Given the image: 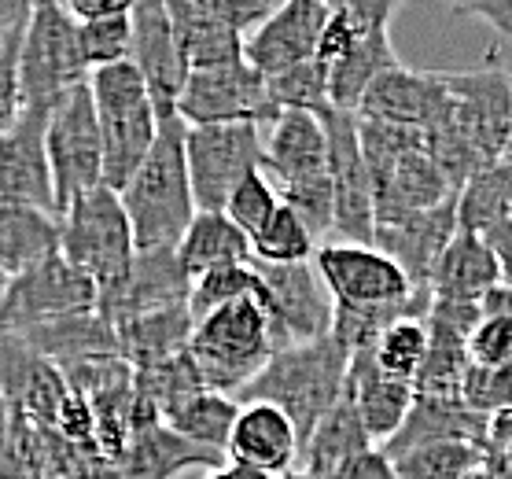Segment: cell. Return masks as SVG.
Listing matches in <instances>:
<instances>
[{"instance_id":"39","label":"cell","mask_w":512,"mask_h":479,"mask_svg":"<svg viewBox=\"0 0 512 479\" xmlns=\"http://www.w3.org/2000/svg\"><path fill=\"white\" fill-rule=\"evenodd\" d=\"M391 465L398 479H468L483 468V450L476 443H431L391 457Z\"/></svg>"},{"instance_id":"28","label":"cell","mask_w":512,"mask_h":479,"mask_svg":"<svg viewBox=\"0 0 512 479\" xmlns=\"http://www.w3.org/2000/svg\"><path fill=\"white\" fill-rule=\"evenodd\" d=\"M166 8H170V23H174L177 48H181L188 74L214 71V67L244 59L247 37L236 34L233 26H225L207 8V0H166Z\"/></svg>"},{"instance_id":"4","label":"cell","mask_w":512,"mask_h":479,"mask_svg":"<svg viewBox=\"0 0 512 479\" xmlns=\"http://www.w3.org/2000/svg\"><path fill=\"white\" fill-rule=\"evenodd\" d=\"M188 354L196 362L203 387L218 395L240 398L255 376L277 354L269 317L258 303V295H247L240 303H229L214 314L199 317Z\"/></svg>"},{"instance_id":"2","label":"cell","mask_w":512,"mask_h":479,"mask_svg":"<svg viewBox=\"0 0 512 479\" xmlns=\"http://www.w3.org/2000/svg\"><path fill=\"white\" fill-rule=\"evenodd\" d=\"M122 207L133 225L137 251H174L188 225L196 222V196L185 163V122L181 115L159 118V137L133 181L122 192Z\"/></svg>"},{"instance_id":"20","label":"cell","mask_w":512,"mask_h":479,"mask_svg":"<svg viewBox=\"0 0 512 479\" xmlns=\"http://www.w3.org/2000/svg\"><path fill=\"white\" fill-rule=\"evenodd\" d=\"M457 236V196L431 207V211L406 214L398 222L376 225V251L395 262L417 292H428L431 269L443 258L450 240Z\"/></svg>"},{"instance_id":"29","label":"cell","mask_w":512,"mask_h":479,"mask_svg":"<svg viewBox=\"0 0 512 479\" xmlns=\"http://www.w3.org/2000/svg\"><path fill=\"white\" fill-rule=\"evenodd\" d=\"M487 435V421L476 417L461 398H435V395H417L413 409H409L406 424L398 428L391 443H384L387 457H398L413 450V446H431V443H476L483 446Z\"/></svg>"},{"instance_id":"31","label":"cell","mask_w":512,"mask_h":479,"mask_svg":"<svg viewBox=\"0 0 512 479\" xmlns=\"http://www.w3.org/2000/svg\"><path fill=\"white\" fill-rule=\"evenodd\" d=\"M23 339L41 358H48V362L56 365V369H67V365H78V362H96V358H122L118 354L115 325L100 310L41 325L34 332H26Z\"/></svg>"},{"instance_id":"1","label":"cell","mask_w":512,"mask_h":479,"mask_svg":"<svg viewBox=\"0 0 512 479\" xmlns=\"http://www.w3.org/2000/svg\"><path fill=\"white\" fill-rule=\"evenodd\" d=\"M443 85L450 107L443 122L424 133V144L450 185L461 188L476 170L505 159L512 129V74L487 63L476 71H443Z\"/></svg>"},{"instance_id":"53","label":"cell","mask_w":512,"mask_h":479,"mask_svg":"<svg viewBox=\"0 0 512 479\" xmlns=\"http://www.w3.org/2000/svg\"><path fill=\"white\" fill-rule=\"evenodd\" d=\"M479 314L483 317H501V321H512V288H505V284H498L494 292L479 303Z\"/></svg>"},{"instance_id":"22","label":"cell","mask_w":512,"mask_h":479,"mask_svg":"<svg viewBox=\"0 0 512 479\" xmlns=\"http://www.w3.org/2000/svg\"><path fill=\"white\" fill-rule=\"evenodd\" d=\"M192 295V277H188L174 251H137L133 266H129L126 281L115 292L100 299V314L118 325L126 317L155 314V310H170V306H188Z\"/></svg>"},{"instance_id":"3","label":"cell","mask_w":512,"mask_h":479,"mask_svg":"<svg viewBox=\"0 0 512 479\" xmlns=\"http://www.w3.org/2000/svg\"><path fill=\"white\" fill-rule=\"evenodd\" d=\"M354 354L339 343L336 336L317 339V343H299L288 351H277L269 365L255 376V384L236 398L240 406L247 402H266L277 406L299 432V446L314 435V428L325 421V413L336 406L347 391V373Z\"/></svg>"},{"instance_id":"19","label":"cell","mask_w":512,"mask_h":479,"mask_svg":"<svg viewBox=\"0 0 512 479\" xmlns=\"http://www.w3.org/2000/svg\"><path fill=\"white\" fill-rule=\"evenodd\" d=\"M450 93L443 85V71H409L398 63L380 82L365 93L354 115L361 122H380V126L417 129L428 133L435 122H443Z\"/></svg>"},{"instance_id":"58","label":"cell","mask_w":512,"mask_h":479,"mask_svg":"<svg viewBox=\"0 0 512 479\" xmlns=\"http://www.w3.org/2000/svg\"><path fill=\"white\" fill-rule=\"evenodd\" d=\"M468 479H494V476H490L487 468H476V472H472V476H468Z\"/></svg>"},{"instance_id":"59","label":"cell","mask_w":512,"mask_h":479,"mask_svg":"<svg viewBox=\"0 0 512 479\" xmlns=\"http://www.w3.org/2000/svg\"><path fill=\"white\" fill-rule=\"evenodd\" d=\"M509 74H512V71H509ZM505 159L512 163V129H509V144H505Z\"/></svg>"},{"instance_id":"43","label":"cell","mask_w":512,"mask_h":479,"mask_svg":"<svg viewBox=\"0 0 512 479\" xmlns=\"http://www.w3.org/2000/svg\"><path fill=\"white\" fill-rule=\"evenodd\" d=\"M255 262V258H251ZM229 266V269H214V273H207V277H199L196 284H192V295H188V310H192V317H207L214 314V310H222V306L229 303H240V299H247V295L258 292V273L255 266Z\"/></svg>"},{"instance_id":"42","label":"cell","mask_w":512,"mask_h":479,"mask_svg":"<svg viewBox=\"0 0 512 479\" xmlns=\"http://www.w3.org/2000/svg\"><path fill=\"white\" fill-rule=\"evenodd\" d=\"M424 358H428V325L424 321H398L373 347L376 369L398 376V380H417Z\"/></svg>"},{"instance_id":"45","label":"cell","mask_w":512,"mask_h":479,"mask_svg":"<svg viewBox=\"0 0 512 479\" xmlns=\"http://www.w3.org/2000/svg\"><path fill=\"white\" fill-rule=\"evenodd\" d=\"M277 207H280L277 188H273V181L258 170V174L247 177L244 185L229 196V203H225V214H229V222H233L236 229L247 236V240H255V236L266 229L269 218L277 214Z\"/></svg>"},{"instance_id":"25","label":"cell","mask_w":512,"mask_h":479,"mask_svg":"<svg viewBox=\"0 0 512 479\" xmlns=\"http://www.w3.org/2000/svg\"><path fill=\"white\" fill-rule=\"evenodd\" d=\"M343 395L354 402V409L361 413V424L376 446L391 443L398 435V428L406 424L409 409H413V380H398V376H387L376 369L373 351L354 354L350 358V373H347V391Z\"/></svg>"},{"instance_id":"52","label":"cell","mask_w":512,"mask_h":479,"mask_svg":"<svg viewBox=\"0 0 512 479\" xmlns=\"http://www.w3.org/2000/svg\"><path fill=\"white\" fill-rule=\"evenodd\" d=\"M483 240H487L490 251H494V258H498L501 284H505V288H512V218H509V222L494 225Z\"/></svg>"},{"instance_id":"54","label":"cell","mask_w":512,"mask_h":479,"mask_svg":"<svg viewBox=\"0 0 512 479\" xmlns=\"http://www.w3.org/2000/svg\"><path fill=\"white\" fill-rule=\"evenodd\" d=\"M207 479H277V476H266V472H255V468H240V465H222L214 468Z\"/></svg>"},{"instance_id":"47","label":"cell","mask_w":512,"mask_h":479,"mask_svg":"<svg viewBox=\"0 0 512 479\" xmlns=\"http://www.w3.org/2000/svg\"><path fill=\"white\" fill-rule=\"evenodd\" d=\"M468 362L472 365H512V321L483 317L468 336Z\"/></svg>"},{"instance_id":"11","label":"cell","mask_w":512,"mask_h":479,"mask_svg":"<svg viewBox=\"0 0 512 479\" xmlns=\"http://www.w3.org/2000/svg\"><path fill=\"white\" fill-rule=\"evenodd\" d=\"M96 306H100L96 284L82 269L70 266L63 255H52L48 262L8 281L4 299H0V332L26 336L63 317L93 314Z\"/></svg>"},{"instance_id":"49","label":"cell","mask_w":512,"mask_h":479,"mask_svg":"<svg viewBox=\"0 0 512 479\" xmlns=\"http://www.w3.org/2000/svg\"><path fill=\"white\" fill-rule=\"evenodd\" d=\"M483 468L494 479H512V413L490 417L483 435Z\"/></svg>"},{"instance_id":"35","label":"cell","mask_w":512,"mask_h":479,"mask_svg":"<svg viewBox=\"0 0 512 479\" xmlns=\"http://www.w3.org/2000/svg\"><path fill=\"white\" fill-rule=\"evenodd\" d=\"M236 421H240V402L229 395H218V391H196V395L181 398L177 406L163 413V424L170 432H177L188 443L207 446L214 454L229 450Z\"/></svg>"},{"instance_id":"9","label":"cell","mask_w":512,"mask_h":479,"mask_svg":"<svg viewBox=\"0 0 512 479\" xmlns=\"http://www.w3.org/2000/svg\"><path fill=\"white\" fill-rule=\"evenodd\" d=\"M262 126H185V163L199 211H225V203L247 177L262 170Z\"/></svg>"},{"instance_id":"24","label":"cell","mask_w":512,"mask_h":479,"mask_svg":"<svg viewBox=\"0 0 512 479\" xmlns=\"http://www.w3.org/2000/svg\"><path fill=\"white\" fill-rule=\"evenodd\" d=\"M262 174L273 181V188H288L299 181H314L328 174V141L321 115H299L284 111L273 122L262 155Z\"/></svg>"},{"instance_id":"26","label":"cell","mask_w":512,"mask_h":479,"mask_svg":"<svg viewBox=\"0 0 512 479\" xmlns=\"http://www.w3.org/2000/svg\"><path fill=\"white\" fill-rule=\"evenodd\" d=\"M501 284L498 258L490 251V244L476 233H461L450 240V247L443 251V258L431 269L428 292L431 299L443 303H472L479 306L494 288Z\"/></svg>"},{"instance_id":"61","label":"cell","mask_w":512,"mask_h":479,"mask_svg":"<svg viewBox=\"0 0 512 479\" xmlns=\"http://www.w3.org/2000/svg\"><path fill=\"white\" fill-rule=\"evenodd\" d=\"M509 41H512V37H509Z\"/></svg>"},{"instance_id":"55","label":"cell","mask_w":512,"mask_h":479,"mask_svg":"<svg viewBox=\"0 0 512 479\" xmlns=\"http://www.w3.org/2000/svg\"><path fill=\"white\" fill-rule=\"evenodd\" d=\"M70 479H122V472H118V465L100 461V465H89V468H82V472H74Z\"/></svg>"},{"instance_id":"46","label":"cell","mask_w":512,"mask_h":479,"mask_svg":"<svg viewBox=\"0 0 512 479\" xmlns=\"http://www.w3.org/2000/svg\"><path fill=\"white\" fill-rule=\"evenodd\" d=\"M78 41H82V56H85L89 74L100 71V67L126 63L129 45H133V23H129V12L115 15V19H104V23L78 26Z\"/></svg>"},{"instance_id":"14","label":"cell","mask_w":512,"mask_h":479,"mask_svg":"<svg viewBox=\"0 0 512 479\" xmlns=\"http://www.w3.org/2000/svg\"><path fill=\"white\" fill-rule=\"evenodd\" d=\"M343 8L358 26V41L350 48V56L328 71V89H332V107L358 111L365 93L398 67L395 45H391L398 4L395 0H343Z\"/></svg>"},{"instance_id":"56","label":"cell","mask_w":512,"mask_h":479,"mask_svg":"<svg viewBox=\"0 0 512 479\" xmlns=\"http://www.w3.org/2000/svg\"><path fill=\"white\" fill-rule=\"evenodd\" d=\"M8 435H12V406L0 398V457H4V446H8Z\"/></svg>"},{"instance_id":"6","label":"cell","mask_w":512,"mask_h":479,"mask_svg":"<svg viewBox=\"0 0 512 479\" xmlns=\"http://www.w3.org/2000/svg\"><path fill=\"white\" fill-rule=\"evenodd\" d=\"M59 255L96 284L100 299L126 281L137 244L118 192L100 185L59 214Z\"/></svg>"},{"instance_id":"5","label":"cell","mask_w":512,"mask_h":479,"mask_svg":"<svg viewBox=\"0 0 512 479\" xmlns=\"http://www.w3.org/2000/svg\"><path fill=\"white\" fill-rule=\"evenodd\" d=\"M85 85L93 96L100 141H104V185L111 192H122L155 148L159 115L148 85L129 59L93 71Z\"/></svg>"},{"instance_id":"34","label":"cell","mask_w":512,"mask_h":479,"mask_svg":"<svg viewBox=\"0 0 512 479\" xmlns=\"http://www.w3.org/2000/svg\"><path fill=\"white\" fill-rule=\"evenodd\" d=\"M373 446L376 443L369 439V432H365L361 413L354 409V402L343 395L336 406L325 413V421L314 428V435L299 446V468H303L306 476L325 479V476H332L339 465H347L350 457L365 454V450H373Z\"/></svg>"},{"instance_id":"50","label":"cell","mask_w":512,"mask_h":479,"mask_svg":"<svg viewBox=\"0 0 512 479\" xmlns=\"http://www.w3.org/2000/svg\"><path fill=\"white\" fill-rule=\"evenodd\" d=\"M325 479H398L395 476V465H391V457L373 446V450H365V454L350 457L347 465H339L332 476Z\"/></svg>"},{"instance_id":"16","label":"cell","mask_w":512,"mask_h":479,"mask_svg":"<svg viewBox=\"0 0 512 479\" xmlns=\"http://www.w3.org/2000/svg\"><path fill=\"white\" fill-rule=\"evenodd\" d=\"M48 118L52 107H23L15 126L0 133V203H19L59 218L45 148Z\"/></svg>"},{"instance_id":"10","label":"cell","mask_w":512,"mask_h":479,"mask_svg":"<svg viewBox=\"0 0 512 479\" xmlns=\"http://www.w3.org/2000/svg\"><path fill=\"white\" fill-rule=\"evenodd\" d=\"M328 141V177H332V199H336V218H332V240L328 244H376V203H373V177L361 152L358 115L354 111H325L321 115Z\"/></svg>"},{"instance_id":"13","label":"cell","mask_w":512,"mask_h":479,"mask_svg":"<svg viewBox=\"0 0 512 479\" xmlns=\"http://www.w3.org/2000/svg\"><path fill=\"white\" fill-rule=\"evenodd\" d=\"M177 115L185 126H233V122H277L280 111L269 100L266 78L247 63H225L214 71L188 74Z\"/></svg>"},{"instance_id":"32","label":"cell","mask_w":512,"mask_h":479,"mask_svg":"<svg viewBox=\"0 0 512 479\" xmlns=\"http://www.w3.org/2000/svg\"><path fill=\"white\" fill-rule=\"evenodd\" d=\"M251 240H247L225 211H199L196 222L188 225V233L177 244V262L185 269L192 284L207 277L214 269L247 266L251 262Z\"/></svg>"},{"instance_id":"36","label":"cell","mask_w":512,"mask_h":479,"mask_svg":"<svg viewBox=\"0 0 512 479\" xmlns=\"http://www.w3.org/2000/svg\"><path fill=\"white\" fill-rule=\"evenodd\" d=\"M512 218V163H490L457 188V229L487 236L494 225Z\"/></svg>"},{"instance_id":"40","label":"cell","mask_w":512,"mask_h":479,"mask_svg":"<svg viewBox=\"0 0 512 479\" xmlns=\"http://www.w3.org/2000/svg\"><path fill=\"white\" fill-rule=\"evenodd\" d=\"M269 100L280 115L299 111V115H325L332 111V89H328V67L321 59H306L299 67L266 78Z\"/></svg>"},{"instance_id":"15","label":"cell","mask_w":512,"mask_h":479,"mask_svg":"<svg viewBox=\"0 0 512 479\" xmlns=\"http://www.w3.org/2000/svg\"><path fill=\"white\" fill-rule=\"evenodd\" d=\"M314 266L325 277L336 306H350V310L395 306L417 292L406 281V273L376 247L321 244L314 255Z\"/></svg>"},{"instance_id":"21","label":"cell","mask_w":512,"mask_h":479,"mask_svg":"<svg viewBox=\"0 0 512 479\" xmlns=\"http://www.w3.org/2000/svg\"><path fill=\"white\" fill-rule=\"evenodd\" d=\"M70 387L56 365L26 343L23 336L0 332V398L12 413H26L41 424H56Z\"/></svg>"},{"instance_id":"33","label":"cell","mask_w":512,"mask_h":479,"mask_svg":"<svg viewBox=\"0 0 512 479\" xmlns=\"http://www.w3.org/2000/svg\"><path fill=\"white\" fill-rule=\"evenodd\" d=\"M59 255V218L56 214L0 203V273L12 281L26 269L41 266Z\"/></svg>"},{"instance_id":"37","label":"cell","mask_w":512,"mask_h":479,"mask_svg":"<svg viewBox=\"0 0 512 479\" xmlns=\"http://www.w3.org/2000/svg\"><path fill=\"white\" fill-rule=\"evenodd\" d=\"M428 325V358L420 365L413 391L417 395H435V398H461V384L468 373V332L424 317Z\"/></svg>"},{"instance_id":"38","label":"cell","mask_w":512,"mask_h":479,"mask_svg":"<svg viewBox=\"0 0 512 479\" xmlns=\"http://www.w3.org/2000/svg\"><path fill=\"white\" fill-rule=\"evenodd\" d=\"M34 4H0V133L23 111V37Z\"/></svg>"},{"instance_id":"17","label":"cell","mask_w":512,"mask_h":479,"mask_svg":"<svg viewBox=\"0 0 512 479\" xmlns=\"http://www.w3.org/2000/svg\"><path fill=\"white\" fill-rule=\"evenodd\" d=\"M129 23H133L129 63L137 67L144 85H148L155 115H177V100H181V89L188 82V67L181 59V48H177L166 0H137L133 12H129Z\"/></svg>"},{"instance_id":"57","label":"cell","mask_w":512,"mask_h":479,"mask_svg":"<svg viewBox=\"0 0 512 479\" xmlns=\"http://www.w3.org/2000/svg\"><path fill=\"white\" fill-rule=\"evenodd\" d=\"M280 479H314V476H306L303 468H291V472H284Z\"/></svg>"},{"instance_id":"44","label":"cell","mask_w":512,"mask_h":479,"mask_svg":"<svg viewBox=\"0 0 512 479\" xmlns=\"http://www.w3.org/2000/svg\"><path fill=\"white\" fill-rule=\"evenodd\" d=\"M461 402L483 421L512 413V365H468Z\"/></svg>"},{"instance_id":"8","label":"cell","mask_w":512,"mask_h":479,"mask_svg":"<svg viewBox=\"0 0 512 479\" xmlns=\"http://www.w3.org/2000/svg\"><path fill=\"white\" fill-rule=\"evenodd\" d=\"M258 273V303L269 317V332L277 351L317 343L332 336L336 325V299L328 292L325 277L317 273L314 262L299 266H266L251 262Z\"/></svg>"},{"instance_id":"48","label":"cell","mask_w":512,"mask_h":479,"mask_svg":"<svg viewBox=\"0 0 512 479\" xmlns=\"http://www.w3.org/2000/svg\"><path fill=\"white\" fill-rule=\"evenodd\" d=\"M207 8L218 15L225 26H233L240 37H251L269 15L277 12L280 4L277 0H207Z\"/></svg>"},{"instance_id":"27","label":"cell","mask_w":512,"mask_h":479,"mask_svg":"<svg viewBox=\"0 0 512 479\" xmlns=\"http://www.w3.org/2000/svg\"><path fill=\"white\" fill-rule=\"evenodd\" d=\"M196 332V317L188 306H170V310H155V314L126 317L115 325L118 336V354L133 365V373L155 369L188 354Z\"/></svg>"},{"instance_id":"12","label":"cell","mask_w":512,"mask_h":479,"mask_svg":"<svg viewBox=\"0 0 512 479\" xmlns=\"http://www.w3.org/2000/svg\"><path fill=\"white\" fill-rule=\"evenodd\" d=\"M45 148H48V166H52L59 214L67 211L74 199H82L85 192L104 185V141H100V122H96L89 85L74 89L52 111Z\"/></svg>"},{"instance_id":"51","label":"cell","mask_w":512,"mask_h":479,"mask_svg":"<svg viewBox=\"0 0 512 479\" xmlns=\"http://www.w3.org/2000/svg\"><path fill=\"white\" fill-rule=\"evenodd\" d=\"M63 8H67V15L78 26H89V23H104V19L133 12V0H70Z\"/></svg>"},{"instance_id":"41","label":"cell","mask_w":512,"mask_h":479,"mask_svg":"<svg viewBox=\"0 0 512 479\" xmlns=\"http://www.w3.org/2000/svg\"><path fill=\"white\" fill-rule=\"evenodd\" d=\"M251 255H255V262H266V266H299V262H314L317 240L299 222V214L280 203L277 214L266 222V229L251 240Z\"/></svg>"},{"instance_id":"30","label":"cell","mask_w":512,"mask_h":479,"mask_svg":"<svg viewBox=\"0 0 512 479\" xmlns=\"http://www.w3.org/2000/svg\"><path fill=\"white\" fill-rule=\"evenodd\" d=\"M222 465H229L225 454L188 443L177 432H170L166 424H152V428L133 432L126 454L118 461V472H122V479H174L185 468H210L214 472Z\"/></svg>"},{"instance_id":"23","label":"cell","mask_w":512,"mask_h":479,"mask_svg":"<svg viewBox=\"0 0 512 479\" xmlns=\"http://www.w3.org/2000/svg\"><path fill=\"white\" fill-rule=\"evenodd\" d=\"M225 457L229 465L255 468V472L280 479L284 472L299 468V432L277 406L247 402L240 406V421L233 428Z\"/></svg>"},{"instance_id":"7","label":"cell","mask_w":512,"mask_h":479,"mask_svg":"<svg viewBox=\"0 0 512 479\" xmlns=\"http://www.w3.org/2000/svg\"><path fill=\"white\" fill-rule=\"evenodd\" d=\"M89 82V67L78 41V23L63 4H34L23 37V107L56 111L74 89Z\"/></svg>"},{"instance_id":"60","label":"cell","mask_w":512,"mask_h":479,"mask_svg":"<svg viewBox=\"0 0 512 479\" xmlns=\"http://www.w3.org/2000/svg\"><path fill=\"white\" fill-rule=\"evenodd\" d=\"M4 288H8V277H4V273H0V299H4Z\"/></svg>"},{"instance_id":"18","label":"cell","mask_w":512,"mask_h":479,"mask_svg":"<svg viewBox=\"0 0 512 479\" xmlns=\"http://www.w3.org/2000/svg\"><path fill=\"white\" fill-rule=\"evenodd\" d=\"M328 12H332V4H325V0H288V4H280L277 12L244 41V59L262 78H277V74L299 67L306 59H317Z\"/></svg>"}]
</instances>
